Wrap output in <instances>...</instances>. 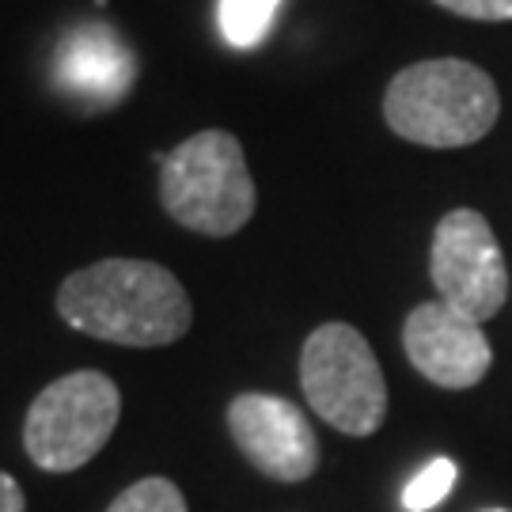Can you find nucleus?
I'll list each match as a JSON object with an SVG mask.
<instances>
[{"mask_svg": "<svg viewBox=\"0 0 512 512\" xmlns=\"http://www.w3.org/2000/svg\"><path fill=\"white\" fill-rule=\"evenodd\" d=\"M452 486H456V463L448 456L433 459L425 471L410 478V486L403 490V509L406 512H429L437 509L444 497L452 494Z\"/></svg>", "mask_w": 512, "mask_h": 512, "instance_id": "obj_12", "label": "nucleus"}, {"mask_svg": "<svg viewBox=\"0 0 512 512\" xmlns=\"http://www.w3.org/2000/svg\"><path fill=\"white\" fill-rule=\"evenodd\" d=\"M501 95L490 73L459 57L418 61L387 84L384 118L403 141L425 148H463L497 126Z\"/></svg>", "mask_w": 512, "mask_h": 512, "instance_id": "obj_2", "label": "nucleus"}, {"mask_svg": "<svg viewBox=\"0 0 512 512\" xmlns=\"http://www.w3.org/2000/svg\"><path fill=\"white\" fill-rule=\"evenodd\" d=\"M285 0H220L217 4V23L220 35L236 50H255L266 42L274 16Z\"/></svg>", "mask_w": 512, "mask_h": 512, "instance_id": "obj_10", "label": "nucleus"}, {"mask_svg": "<svg viewBox=\"0 0 512 512\" xmlns=\"http://www.w3.org/2000/svg\"><path fill=\"white\" fill-rule=\"evenodd\" d=\"M494 512H505V509H494Z\"/></svg>", "mask_w": 512, "mask_h": 512, "instance_id": "obj_15", "label": "nucleus"}, {"mask_svg": "<svg viewBox=\"0 0 512 512\" xmlns=\"http://www.w3.org/2000/svg\"><path fill=\"white\" fill-rule=\"evenodd\" d=\"M429 274L440 300L467 319H494L509 296V270L490 220L478 209H452L433 232Z\"/></svg>", "mask_w": 512, "mask_h": 512, "instance_id": "obj_6", "label": "nucleus"}, {"mask_svg": "<svg viewBox=\"0 0 512 512\" xmlns=\"http://www.w3.org/2000/svg\"><path fill=\"white\" fill-rule=\"evenodd\" d=\"M57 315L88 338L133 349L171 346L194 323L183 281L145 258H103L69 274L57 289Z\"/></svg>", "mask_w": 512, "mask_h": 512, "instance_id": "obj_1", "label": "nucleus"}, {"mask_svg": "<svg viewBox=\"0 0 512 512\" xmlns=\"http://www.w3.org/2000/svg\"><path fill=\"white\" fill-rule=\"evenodd\" d=\"M23 509H27V501H23L19 482L0 471V512H23Z\"/></svg>", "mask_w": 512, "mask_h": 512, "instance_id": "obj_14", "label": "nucleus"}, {"mask_svg": "<svg viewBox=\"0 0 512 512\" xmlns=\"http://www.w3.org/2000/svg\"><path fill=\"white\" fill-rule=\"evenodd\" d=\"M160 202L167 217L198 236H236L258 205L243 145L224 129H202L186 137L167 152Z\"/></svg>", "mask_w": 512, "mask_h": 512, "instance_id": "obj_3", "label": "nucleus"}, {"mask_svg": "<svg viewBox=\"0 0 512 512\" xmlns=\"http://www.w3.org/2000/svg\"><path fill=\"white\" fill-rule=\"evenodd\" d=\"M437 4L467 19H490V23L512 19V0H437Z\"/></svg>", "mask_w": 512, "mask_h": 512, "instance_id": "obj_13", "label": "nucleus"}, {"mask_svg": "<svg viewBox=\"0 0 512 512\" xmlns=\"http://www.w3.org/2000/svg\"><path fill=\"white\" fill-rule=\"evenodd\" d=\"M403 346L410 365L448 391L475 387L494 365V349L482 334V323L448 308L444 300L418 304L406 315Z\"/></svg>", "mask_w": 512, "mask_h": 512, "instance_id": "obj_8", "label": "nucleus"}, {"mask_svg": "<svg viewBox=\"0 0 512 512\" xmlns=\"http://www.w3.org/2000/svg\"><path fill=\"white\" fill-rule=\"evenodd\" d=\"M228 429L239 452L274 482H304L319 467V440L311 421L281 395H236L228 406Z\"/></svg>", "mask_w": 512, "mask_h": 512, "instance_id": "obj_7", "label": "nucleus"}, {"mask_svg": "<svg viewBox=\"0 0 512 512\" xmlns=\"http://www.w3.org/2000/svg\"><path fill=\"white\" fill-rule=\"evenodd\" d=\"M311 410L346 437H372L387 418V384L368 338L349 323H323L300 353Z\"/></svg>", "mask_w": 512, "mask_h": 512, "instance_id": "obj_5", "label": "nucleus"}, {"mask_svg": "<svg viewBox=\"0 0 512 512\" xmlns=\"http://www.w3.org/2000/svg\"><path fill=\"white\" fill-rule=\"evenodd\" d=\"M137 80V57L107 23H76L54 50V88L80 107L103 110L126 99Z\"/></svg>", "mask_w": 512, "mask_h": 512, "instance_id": "obj_9", "label": "nucleus"}, {"mask_svg": "<svg viewBox=\"0 0 512 512\" xmlns=\"http://www.w3.org/2000/svg\"><path fill=\"white\" fill-rule=\"evenodd\" d=\"M107 512H190L183 490L171 478H141L110 501Z\"/></svg>", "mask_w": 512, "mask_h": 512, "instance_id": "obj_11", "label": "nucleus"}, {"mask_svg": "<svg viewBox=\"0 0 512 512\" xmlns=\"http://www.w3.org/2000/svg\"><path fill=\"white\" fill-rule=\"evenodd\" d=\"M118 414V384L95 368H80L35 395L23 421V448L35 467L69 475L107 448L118 429Z\"/></svg>", "mask_w": 512, "mask_h": 512, "instance_id": "obj_4", "label": "nucleus"}]
</instances>
